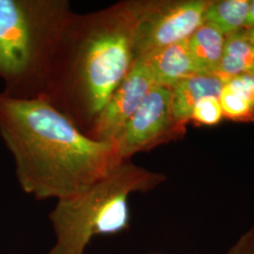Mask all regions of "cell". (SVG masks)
Returning a JSON list of instances; mask_svg holds the SVG:
<instances>
[{
    "label": "cell",
    "instance_id": "obj_6",
    "mask_svg": "<svg viewBox=\"0 0 254 254\" xmlns=\"http://www.w3.org/2000/svg\"><path fill=\"white\" fill-rule=\"evenodd\" d=\"M186 125L175 118L172 91L155 86L142 100L114 140L122 160L181 137Z\"/></svg>",
    "mask_w": 254,
    "mask_h": 254
},
{
    "label": "cell",
    "instance_id": "obj_5",
    "mask_svg": "<svg viewBox=\"0 0 254 254\" xmlns=\"http://www.w3.org/2000/svg\"><path fill=\"white\" fill-rule=\"evenodd\" d=\"M211 0L140 1L134 31L135 60L188 40L203 24Z\"/></svg>",
    "mask_w": 254,
    "mask_h": 254
},
{
    "label": "cell",
    "instance_id": "obj_8",
    "mask_svg": "<svg viewBox=\"0 0 254 254\" xmlns=\"http://www.w3.org/2000/svg\"><path fill=\"white\" fill-rule=\"evenodd\" d=\"M141 58L149 65L157 86L171 89L186 77L198 73L192 62L187 40Z\"/></svg>",
    "mask_w": 254,
    "mask_h": 254
},
{
    "label": "cell",
    "instance_id": "obj_3",
    "mask_svg": "<svg viewBox=\"0 0 254 254\" xmlns=\"http://www.w3.org/2000/svg\"><path fill=\"white\" fill-rule=\"evenodd\" d=\"M73 11L65 0H0V79L3 94L43 96L55 45Z\"/></svg>",
    "mask_w": 254,
    "mask_h": 254
},
{
    "label": "cell",
    "instance_id": "obj_7",
    "mask_svg": "<svg viewBox=\"0 0 254 254\" xmlns=\"http://www.w3.org/2000/svg\"><path fill=\"white\" fill-rule=\"evenodd\" d=\"M155 86L157 85L154 74L145 60L142 58L135 60L87 136L99 141L114 142L126 123Z\"/></svg>",
    "mask_w": 254,
    "mask_h": 254
},
{
    "label": "cell",
    "instance_id": "obj_2",
    "mask_svg": "<svg viewBox=\"0 0 254 254\" xmlns=\"http://www.w3.org/2000/svg\"><path fill=\"white\" fill-rule=\"evenodd\" d=\"M140 1L73 12L57 40L43 96L86 135L135 62Z\"/></svg>",
    "mask_w": 254,
    "mask_h": 254
},
{
    "label": "cell",
    "instance_id": "obj_15",
    "mask_svg": "<svg viewBox=\"0 0 254 254\" xmlns=\"http://www.w3.org/2000/svg\"><path fill=\"white\" fill-rule=\"evenodd\" d=\"M225 85L241 94L249 102L253 110L254 122V74L242 73L234 75L226 79Z\"/></svg>",
    "mask_w": 254,
    "mask_h": 254
},
{
    "label": "cell",
    "instance_id": "obj_14",
    "mask_svg": "<svg viewBox=\"0 0 254 254\" xmlns=\"http://www.w3.org/2000/svg\"><path fill=\"white\" fill-rule=\"evenodd\" d=\"M222 118L223 112L218 97L207 96L195 105L190 121L203 126H216Z\"/></svg>",
    "mask_w": 254,
    "mask_h": 254
},
{
    "label": "cell",
    "instance_id": "obj_11",
    "mask_svg": "<svg viewBox=\"0 0 254 254\" xmlns=\"http://www.w3.org/2000/svg\"><path fill=\"white\" fill-rule=\"evenodd\" d=\"M254 74V46L242 30L225 38L223 56L217 74L226 79L237 74Z\"/></svg>",
    "mask_w": 254,
    "mask_h": 254
},
{
    "label": "cell",
    "instance_id": "obj_16",
    "mask_svg": "<svg viewBox=\"0 0 254 254\" xmlns=\"http://www.w3.org/2000/svg\"><path fill=\"white\" fill-rule=\"evenodd\" d=\"M226 254H254V226L240 236Z\"/></svg>",
    "mask_w": 254,
    "mask_h": 254
},
{
    "label": "cell",
    "instance_id": "obj_12",
    "mask_svg": "<svg viewBox=\"0 0 254 254\" xmlns=\"http://www.w3.org/2000/svg\"><path fill=\"white\" fill-rule=\"evenodd\" d=\"M251 0L212 1L203 15V23L216 27L225 37L245 27Z\"/></svg>",
    "mask_w": 254,
    "mask_h": 254
},
{
    "label": "cell",
    "instance_id": "obj_10",
    "mask_svg": "<svg viewBox=\"0 0 254 254\" xmlns=\"http://www.w3.org/2000/svg\"><path fill=\"white\" fill-rule=\"evenodd\" d=\"M225 38L212 25L203 23L188 40V47L197 73L217 74L221 62Z\"/></svg>",
    "mask_w": 254,
    "mask_h": 254
},
{
    "label": "cell",
    "instance_id": "obj_9",
    "mask_svg": "<svg viewBox=\"0 0 254 254\" xmlns=\"http://www.w3.org/2000/svg\"><path fill=\"white\" fill-rule=\"evenodd\" d=\"M225 79L218 74H192L171 88L173 113L177 121L187 125L195 105L204 97H219Z\"/></svg>",
    "mask_w": 254,
    "mask_h": 254
},
{
    "label": "cell",
    "instance_id": "obj_1",
    "mask_svg": "<svg viewBox=\"0 0 254 254\" xmlns=\"http://www.w3.org/2000/svg\"><path fill=\"white\" fill-rule=\"evenodd\" d=\"M0 136L13 156L20 187L36 200L73 196L124 161L114 142L92 139L40 97L0 92Z\"/></svg>",
    "mask_w": 254,
    "mask_h": 254
},
{
    "label": "cell",
    "instance_id": "obj_4",
    "mask_svg": "<svg viewBox=\"0 0 254 254\" xmlns=\"http://www.w3.org/2000/svg\"><path fill=\"white\" fill-rule=\"evenodd\" d=\"M166 179L161 173L124 160L79 193L58 200L49 214L56 244L49 254H84L95 236H114L130 226L128 197L148 192Z\"/></svg>",
    "mask_w": 254,
    "mask_h": 254
},
{
    "label": "cell",
    "instance_id": "obj_13",
    "mask_svg": "<svg viewBox=\"0 0 254 254\" xmlns=\"http://www.w3.org/2000/svg\"><path fill=\"white\" fill-rule=\"evenodd\" d=\"M218 100L222 109L223 117L240 122H254L253 110L249 102L227 85H224L222 88Z\"/></svg>",
    "mask_w": 254,
    "mask_h": 254
},
{
    "label": "cell",
    "instance_id": "obj_17",
    "mask_svg": "<svg viewBox=\"0 0 254 254\" xmlns=\"http://www.w3.org/2000/svg\"><path fill=\"white\" fill-rule=\"evenodd\" d=\"M251 27H254V0H251V5H250L248 17L246 20L244 29L251 28Z\"/></svg>",
    "mask_w": 254,
    "mask_h": 254
},
{
    "label": "cell",
    "instance_id": "obj_18",
    "mask_svg": "<svg viewBox=\"0 0 254 254\" xmlns=\"http://www.w3.org/2000/svg\"><path fill=\"white\" fill-rule=\"evenodd\" d=\"M242 33L246 37V39L254 46V27L242 29Z\"/></svg>",
    "mask_w": 254,
    "mask_h": 254
}]
</instances>
